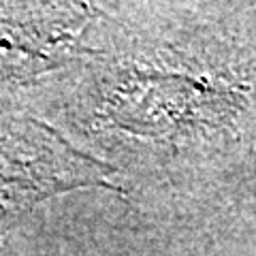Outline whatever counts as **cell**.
<instances>
[{
  "mask_svg": "<svg viewBox=\"0 0 256 256\" xmlns=\"http://www.w3.org/2000/svg\"><path fill=\"white\" fill-rule=\"evenodd\" d=\"M36 9L0 20V56L9 64L13 56L22 54L18 66L22 75H36L64 62L77 50L82 30L92 15L70 4Z\"/></svg>",
  "mask_w": 256,
  "mask_h": 256,
  "instance_id": "1",
  "label": "cell"
}]
</instances>
